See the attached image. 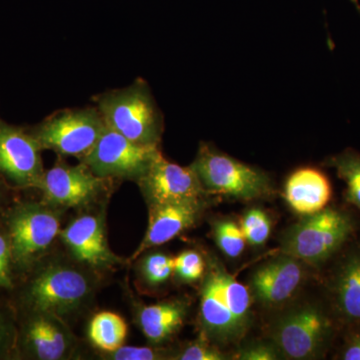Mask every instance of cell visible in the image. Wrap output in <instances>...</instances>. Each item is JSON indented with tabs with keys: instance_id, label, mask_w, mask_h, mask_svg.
Wrapping results in <instances>:
<instances>
[{
	"instance_id": "cell-1",
	"label": "cell",
	"mask_w": 360,
	"mask_h": 360,
	"mask_svg": "<svg viewBox=\"0 0 360 360\" xmlns=\"http://www.w3.org/2000/svg\"><path fill=\"white\" fill-rule=\"evenodd\" d=\"M200 292V321L205 338L221 345L240 340L250 324V288L214 262L205 276Z\"/></svg>"
},
{
	"instance_id": "cell-2",
	"label": "cell",
	"mask_w": 360,
	"mask_h": 360,
	"mask_svg": "<svg viewBox=\"0 0 360 360\" xmlns=\"http://www.w3.org/2000/svg\"><path fill=\"white\" fill-rule=\"evenodd\" d=\"M106 127L142 146H160L163 116L146 80L94 98Z\"/></svg>"
},
{
	"instance_id": "cell-3",
	"label": "cell",
	"mask_w": 360,
	"mask_h": 360,
	"mask_svg": "<svg viewBox=\"0 0 360 360\" xmlns=\"http://www.w3.org/2000/svg\"><path fill=\"white\" fill-rule=\"evenodd\" d=\"M94 293V281L84 269L52 262L33 274L22 291L26 311L46 312L65 319L84 309Z\"/></svg>"
},
{
	"instance_id": "cell-4",
	"label": "cell",
	"mask_w": 360,
	"mask_h": 360,
	"mask_svg": "<svg viewBox=\"0 0 360 360\" xmlns=\"http://www.w3.org/2000/svg\"><path fill=\"white\" fill-rule=\"evenodd\" d=\"M355 231L354 217L345 210L326 207L290 226L281 238V253L303 264L321 265L349 240Z\"/></svg>"
},
{
	"instance_id": "cell-5",
	"label": "cell",
	"mask_w": 360,
	"mask_h": 360,
	"mask_svg": "<svg viewBox=\"0 0 360 360\" xmlns=\"http://www.w3.org/2000/svg\"><path fill=\"white\" fill-rule=\"evenodd\" d=\"M60 210L46 203L23 202L7 213L6 229L13 269L28 271L60 234Z\"/></svg>"
},
{
	"instance_id": "cell-6",
	"label": "cell",
	"mask_w": 360,
	"mask_h": 360,
	"mask_svg": "<svg viewBox=\"0 0 360 360\" xmlns=\"http://www.w3.org/2000/svg\"><path fill=\"white\" fill-rule=\"evenodd\" d=\"M207 194L240 200L266 198L274 191L269 175L202 143L191 165Z\"/></svg>"
},
{
	"instance_id": "cell-7",
	"label": "cell",
	"mask_w": 360,
	"mask_h": 360,
	"mask_svg": "<svg viewBox=\"0 0 360 360\" xmlns=\"http://www.w3.org/2000/svg\"><path fill=\"white\" fill-rule=\"evenodd\" d=\"M105 127L103 115L94 106L58 111L28 130L41 149L80 160L94 148Z\"/></svg>"
},
{
	"instance_id": "cell-8",
	"label": "cell",
	"mask_w": 360,
	"mask_h": 360,
	"mask_svg": "<svg viewBox=\"0 0 360 360\" xmlns=\"http://www.w3.org/2000/svg\"><path fill=\"white\" fill-rule=\"evenodd\" d=\"M333 333L330 317L319 307L309 305L279 319L272 338L277 350L288 359H312L326 352Z\"/></svg>"
},
{
	"instance_id": "cell-9",
	"label": "cell",
	"mask_w": 360,
	"mask_h": 360,
	"mask_svg": "<svg viewBox=\"0 0 360 360\" xmlns=\"http://www.w3.org/2000/svg\"><path fill=\"white\" fill-rule=\"evenodd\" d=\"M160 153V146H142L106 127L80 162L103 179L139 180Z\"/></svg>"
},
{
	"instance_id": "cell-10",
	"label": "cell",
	"mask_w": 360,
	"mask_h": 360,
	"mask_svg": "<svg viewBox=\"0 0 360 360\" xmlns=\"http://www.w3.org/2000/svg\"><path fill=\"white\" fill-rule=\"evenodd\" d=\"M41 148L28 129L0 118V175L20 188H37L44 174Z\"/></svg>"
},
{
	"instance_id": "cell-11",
	"label": "cell",
	"mask_w": 360,
	"mask_h": 360,
	"mask_svg": "<svg viewBox=\"0 0 360 360\" xmlns=\"http://www.w3.org/2000/svg\"><path fill=\"white\" fill-rule=\"evenodd\" d=\"M106 180L110 179L97 176L84 163L70 165L58 161L45 170L37 189L41 191L44 202L52 207H80L96 200Z\"/></svg>"
},
{
	"instance_id": "cell-12",
	"label": "cell",
	"mask_w": 360,
	"mask_h": 360,
	"mask_svg": "<svg viewBox=\"0 0 360 360\" xmlns=\"http://www.w3.org/2000/svg\"><path fill=\"white\" fill-rule=\"evenodd\" d=\"M137 184L148 205L200 201L207 195L193 168L167 160L161 151Z\"/></svg>"
},
{
	"instance_id": "cell-13",
	"label": "cell",
	"mask_w": 360,
	"mask_h": 360,
	"mask_svg": "<svg viewBox=\"0 0 360 360\" xmlns=\"http://www.w3.org/2000/svg\"><path fill=\"white\" fill-rule=\"evenodd\" d=\"M77 343L65 319L46 312H27L18 331V348L32 359H70Z\"/></svg>"
},
{
	"instance_id": "cell-14",
	"label": "cell",
	"mask_w": 360,
	"mask_h": 360,
	"mask_svg": "<svg viewBox=\"0 0 360 360\" xmlns=\"http://www.w3.org/2000/svg\"><path fill=\"white\" fill-rule=\"evenodd\" d=\"M59 236L73 258L84 266L110 269L122 262L108 246L103 213L79 215Z\"/></svg>"
},
{
	"instance_id": "cell-15",
	"label": "cell",
	"mask_w": 360,
	"mask_h": 360,
	"mask_svg": "<svg viewBox=\"0 0 360 360\" xmlns=\"http://www.w3.org/2000/svg\"><path fill=\"white\" fill-rule=\"evenodd\" d=\"M304 278L303 262L284 255L260 265L250 278L251 296L266 307L288 302Z\"/></svg>"
},
{
	"instance_id": "cell-16",
	"label": "cell",
	"mask_w": 360,
	"mask_h": 360,
	"mask_svg": "<svg viewBox=\"0 0 360 360\" xmlns=\"http://www.w3.org/2000/svg\"><path fill=\"white\" fill-rule=\"evenodd\" d=\"M205 200L149 205L148 231L131 259L150 248L165 245L191 229L200 219Z\"/></svg>"
},
{
	"instance_id": "cell-17",
	"label": "cell",
	"mask_w": 360,
	"mask_h": 360,
	"mask_svg": "<svg viewBox=\"0 0 360 360\" xmlns=\"http://www.w3.org/2000/svg\"><path fill=\"white\" fill-rule=\"evenodd\" d=\"M284 198L296 213L307 217L328 207L333 198V187L321 170L298 168L286 179Z\"/></svg>"
},
{
	"instance_id": "cell-18",
	"label": "cell",
	"mask_w": 360,
	"mask_h": 360,
	"mask_svg": "<svg viewBox=\"0 0 360 360\" xmlns=\"http://www.w3.org/2000/svg\"><path fill=\"white\" fill-rule=\"evenodd\" d=\"M331 295L341 321L360 324V246L341 262L331 284Z\"/></svg>"
},
{
	"instance_id": "cell-19",
	"label": "cell",
	"mask_w": 360,
	"mask_h": 360,
	"mask_svg": "<svg viewBox=\"0 0 360 360\" xmlns=\"http://www.w3.org/2000/svg\"><path fill=\"white\" fill-rule=\"evenodd\" d=\"M186 314V303L179 300L143 305L137 312V323L148 342L158 345L182 328Z\"/></svg>"
},
{
	"instance_id": "cell-20",
	"label": "cell",
	"mask_w": 360,
	"mask_h": 360,
	"mask_svg": "<svg viewBox=\"0 0 360 360\" xmlns=\"http://www.w3.org/2000/svg\"><path fill=\"white\" fill-rule=\"evenodd\" d=\"M129 328L120 315L99 312L89 322L87 335L90 342L101 352H110L124 345Z\"/></svg>"
},
{
	"instance_id": "cell-21",
	"label": "cell",
	"mask_w": 360,
	"mask_h": 360,
	"mask_svg": "<svg viewBox=\"0 0 360 360\" xmlns=\"http://www.w3.org/2000/svg\"><path fill=\"white\" fill-rule=\"evenodd\" d=\"M335 168L338 176L345 184V200L360 210V153L347 149L326 161Z\"/></svg>"
},
{
	"instance_id": "cell-22",
	"label": "cell",
	"mask_w": 360,
	"mask_h": 360,
	"mask_svg": "<svg viewBox=\"0 0 360 360\" xmlns=\"http://www.w3.org/2000/svg\"><path fill=\"white\" fill-rule=\"evenodd\" d=\"M215 241L220 250L231 258L238 257L245 248V238L240 226L231 220H220L213 226Z\"/></svg>"
},
{
	"instance_id": "cell-23",
	"label": "cell",
	"mask_w": 360,
	"mask_h": 360,
	"mask_svg": "<svg viewBox=\"0 0 360 360\" xmlns=\"http://www.w3.org/2000/svg\"><path fill=\"white\" fill-rule=\"evenodd\" d=\"M141 272L148 285L160 286L174 274V258L165 253H149L141 262Z\"/></svg>"
},
{
	"instance_id": "cell-24",
	"label": "cell",
	"mask_w": 360,
	"mask_h": 360,
	"mask_svg": "<svg viewBox=\"0 0 360 360\" xmlns=\"http://www.w3.org/2000/svg\"><path fill=\"white\" fill-rule=\"evenodd\" d=\"M240 229L245 236L246 243L250 245H264L269 238L271 224L266 213L259 208H252L243 215Z\"/></svg>"
},
{
	"instance_id": "cell-25",
	"label": "cell",
	"mask_w": 360,
	"mask_h": 360,
	"mask_svg": "<svg viewBox=\"0 0 360 360\" xmlns=\"http://www.w3.org/2000/svg\"><path fill=\"white\" fill-rule=\"evenodd\" d=\"M174 274L186 283L200 281L205 274V259L198 251H182L174 257Z\"/></svg>"
},
{
	"instance_id": "cell-26",
	"label": "cell",
	"mask_w": 360,
	"mask_h": 360,
	"mask_svg": "<svg viewBox=\"0 0 360 360\" xmlns=\"http://www.w3.org/2000/svg\"><path fill=\"white\" fill-rule=\"evenodd\" d=\"M101 359L110 360H160L168 359L162 350L153 347H124L110 352H101Z\"/></svg>"
},
{
	"instance_id": "cell-27",
	"label": "cell",
	"mask_w": 360,
	"mask_h": 360,
	"mask_svg": "<svg viewBox=\"0 0 360 360\" xmlns=\"http://www.w3.org/2000/svg\"><path fill=\"white\" fill-rule=\"evenodd\" d=\"M18 335L11 312L0 304V359L11 356L18 348Z\"/></svg>"
},
{
	"instance_id": "cell-28",
	"label": "cell",
	"mask_w": 360,
	"mask_h": 360,
	"mask_svg": "<svg viewBox=\"0 0 360 360\" xmlns=\"http://www.w3.org/2000/svg\"><path fill=\"white\" fill-rule=\"evenodd\" d=\"M180 360H222L225 355L210 345V340H195L186 345L174 357Z\"/></svg>"
},
{
	"instance_id": "cell-29",
	"label": "cell",
	"mask_w": 360,
	"mask_h": 360,
	"mask_svg": "<svg viewBox=\"0 0 360 360\" xmlns=\"http://www.w3.org/2000/svg\"><path fill=\"white\" fill-rule=\"evenodd\" d=\"M13 262L11 245L6 229L0 227V288H13Z\"/></svg>"
},
{
	"instance_id": "cell-30",
	"label": "cell",
	"mask_w": 360,
	"mask_h": 360,
	"mask_svg": "<svg viewBox=\"0 0 360 360\" xmlns=\"http://www.w3.org/2000/svg\"><path fill=\"white\" fill-rule=\"evenodd\" d=\"M238 359L241 360H276L278 359L276 348L264 343L250 345L243 348L238 354Z\"/></svg>"
},
{
	"instance_id": "cell-31",
	"label": "cell",
	"mask_w": 360,
	"mask_h": 360,
	"mask_svg": "<svg viewBox=\"0 0 360 360\" xmlns=\"http://www.w3.org/2000/svg\"><path fill=\"white\" fill-rule=\"evenodd\" d=\"M340 356L345 360H360V328L348 336Z\"/></svg>"
},
{
	"instance_id": "cell-32",
	"label": "cell",
	"mask_w": 360,
	"mask_h": 360,
	"mask_svg": "<svg viewBox=\"0 0 360 360\" xmlns=\"http://www.w3.org/2000/svg\"><path fill=\"white\" fill-rule=\"evenodd\" d=\"M4 177L0 175V202L4 198V193H6V184H4Z\"/></svg>"
},
{
	"instance_id": "cell-33",
	"label": "cell",
	"mask_w": 360,
	"mask_h": 360,
	"mask_svg": "<svg viewBox=\"0 0 360 360\" xmlns=\"http://www.w3.org/2000/svg\"><path fill=\"white\" fill-rule=\"evenodd\" d=\"M352 2H354V4H355V6H357V8H360V6H359V1H357V0H352Z\"/></svg>"
},
{
	"instance_id": "cell-34",
	"label": "cell",
	"mask_w": 360,
	"mask_h": 360,
	"mask_svg": "<svg viewBox=\"0 0 360 360\" xmlns=\"http://www.w3.org/2000/svg\"></svg>"
}]
</instances>
